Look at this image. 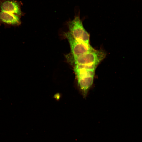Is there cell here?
<instances>
[{
    "label": "cell",
    "mask_w": 142,
    "mask_h": 142,
    "mask_svg": "<svg viewBox=\"0 0 142 142\" xmlns=\"http://www.w3.org/2000/svg\"><path fill=\"white\" fill-rule=\"evenodd\" d=\"M64 35L69 42L71 50L70 55L72 56H78L94 49L90 44L82 42L76 40L69 31L64 33Z\"/></svg>",
    "instance_id": "obj_4"
},
{
    "label": "cell",
    "mask_w": 142,
    "mask_h": 142,
    "mask_svg": "<svg viewBox=\"0 0 142 142\" xmlns=\"http://www.w3.org/2000/svg\"><path fill=\"white\" fill-rule=\"evenodd\" d=\"M22 2L17 0H0V11L15 14L21 17L25 13L21 9Z\"/></svg>",
    "instance_id": "obj_5"
},
{
    "label": "cell",
    "mask_w": 142,
    "mask_h": 142,
    "mask_svg": "<svg viewBox=\"0 0 142 142\" xmlns=\"http://www.w3.org/2000/svg\"><path fill=\"white\" fill-rule=\"evenodd\" d=\"M106 53L102 50L94 49L77 57H73L69 54L68 60L73 65H94L97 66L105 57Z\"/></svg>",
    "instance_id": "obj_2"
},
{
    "label": "cell",
    "mask_w": 142,
    "mask_h": 142,
    "mask_svg": "<svg viewBox=\"0 0 142 142\" xmlns=\"http://www.w3.org/2000/svg\"><path fill=\"white\" fill-rule=\"evenodd\" d=\"M97 66L94 65H73L78 85L85 97L93 84Z\"/></svg>",
    "instance_id": "obj_1"
},
{
    "label": "cell",
    "mask_w": 142,
    "mask_h": 142,
    "mask_svg": "<svg viewBox=\"0 0 142 142\" xmlns=\"http://www.w3.org/2000/svg\"><path fill=\"white\" fill-rule=\"evenodd\" d=\"M20 16L15 14L4 11L0 12V25L4 24L6 28L18 26L21 23Z\"/></svg>",
    "instance_id": "obj_6"
},
{
    "label": "cell",
    "mask_w": 142,
    "mask_h": 142,
    "mask_svg": "<svg viewBox=\"0 0 142 142\" xmlns=\"http://www.w3.org/2000/svg\"><path fill=\"white\" fill-rule=\"evenodd\" d=\"M69 32L77 40L90 44V36L84 28L80 18L79 13L75 15L74 19L67 23Z\"/></svg>",
    "instance_id": "obj_3"
}]
</instances>
